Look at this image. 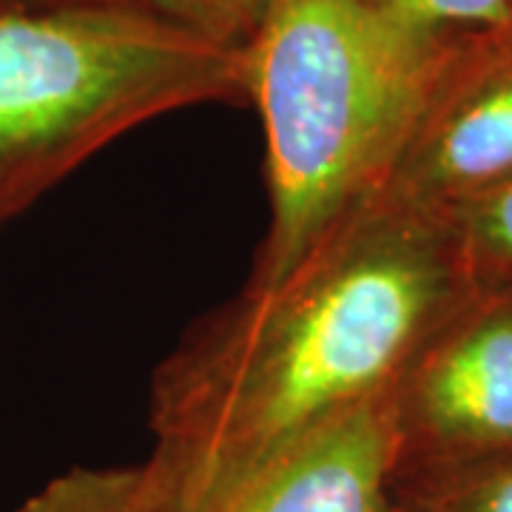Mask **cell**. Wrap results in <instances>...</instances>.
Wrapping results in <instances>:
<instances>
[{
    "instance_id": "8",
    "label": "cell",
    "mask_w": 512,
    "mask_h": 512,
    "mask_svg": "<svg viewBox=\"0 0 512 512\" xmlns=\"http://www.w3.org/2000/svg\"><path fill=\"white\" fill-rule=\"evenodd\" d=\"M15 512H165V487L151 461L74 467L46 481Z\"/></svg>"
},
{
    "instance_id": "1",
    "label": "cell",
    "mask_w": 512,
    "mask_h": 512,
    "mask_svg": "<svg viewBox=\"0 0 512 512\" xmlns=\"http://www.w3.org/2000/svg\"><path fill=\"white\" fill-rule=\"evenodd\" d=\"M473 288L441 214L379 191L274 285H245L151 376L165 512H191L373 402Z\"/></svg>"
},
{
    "instance_id": "12",
    "label": "cell",
    "mask_w": 512,
    "mask_h": 512,
    "mask_svg": "<svg viewBox=\"0 0 512 512\" xmlns=\"http://www.w3.org/2000/svg\"><path fill=\"white\" fill-rule=\"evenodd\" d=\"M0 3H26V0H0Z\"/></svg>"
},
{
    "instance_id": "2",
    "label": "cell",
    "mask_w": 512,
    "mask_h": 512,
    "mask_svg": "<svg viewBox=\"0 0 512 512\" xmlns=\"http://www.w3.org/2000/svg\"><path fill=\"white\" fill-rule=\"evenodd\" d=\"M456 37L387 0H274L239 46L268 140L271 225L248 285H274L379 194Z\"/></svg>"
},
{
    "instance_id": "11",
    "label": "cell",
    "mask_w": 512,
    "mask_h": 512,
    "mask_svg": "<svg viewBox=\"0 0 512 512\" xmlns=\"http://www.w3.org/2000/svg\"><path fill=\"white\" fill-rule=\"evenodd\" d=\"M387 3L421 26L447 37L495 29L512 18V0H387Z\"/></svg>"
},
{
    "instance_id": "5",
    "label": "cell",
    "mask_w": 512,
    "mask_h": 512,
    "mask_svg": "<svg viewBox=\"0 0 512 512\" xmlns=\"http://www.w3.org/2000/svg\"><path fill=\"white\" fill-rule=\"evenodd\" d=\"M512 177V18L456 37L453 55L382 191L447 214Z\"/></svg>"
},
{
    "instance_id": "6",
    "label": "cell",
    "mask_w": 512,
    "mask_h": 512,
    "mask_svg": "<svg viewBox=\"0 0 512 512\" xmlns=\"http://www.w3.org/2000/svg\"><path fill=\"white\" fill-rule=\"evenodd\" d=\"M396 461L384 396L359 404L191 512H387Z\"/></svg>"
},
{
    "instance_id": "10",
    "label": "cell",
    "mask_w": 512,
    "mask_h": 512,
    "mask_svg": "<svg viewBox=\"0 0 512 512\" xmlns=\"http://www.w3.org/2000/svg\"><path fill=\"white\" fill-rule=\"evenodd\" d=\"M217 43L239 49L274 0H126Z\"/></svg>"
},
{
    "instance_id": "9",
    "label": "cell",
    "mask_w": 512,
    "mask_h": 512,
    "mask_svg": "<svg viewBox=\"0 0 512 512\" xmlns=\"http://www.w3.org/2000/svg\"><path fill=\"white\" fill-rule=\"evenodd\" d=\"M441 217L473 285H512V177Z\"/></svg>"
},
{
    "instance_id": "7",
    "label": "cell",
    "mask_w": 512,
    "mask_h": 512,
    "mask_svg": "<svg viewBox=\"0 0 512 512\" xmlns=\"http://www.w3.org/2000/svg\"><path fill=\"white\" fill-rule=\"evenodd\" d=\"M387 512H512V453L393 470Z\"/></svg>"
},
{
    "instance_id": "4",
    "label": "cell",
    "mask_w": 512,
    "mask_h": 512,
    "mask_svg": "<svg viewBox=\"0 0 512 512\" xmlns=\"http://www.w3.org/2000/svg\"><path fill=\"white\" fill-rule=\"evenodd\" d=\"M384 402L393 470L512 453V285H473Z\"/></svg>"
},
{
    "instance_id": "3",
    "label": "cell",
    "mask_w": 512,
    "mask_h": 512,
    "mask_svg": "<svg viewBox=\"0 0 512 512\" xmlns=\"http://www.w3.org/2000/svg\"><path fill=\"white\" fill-rule=\"evenodd\" d=\"M237 94L239 49L143 6L0 3V222L131 128Z\"/></svg>"
}]
</instances>
